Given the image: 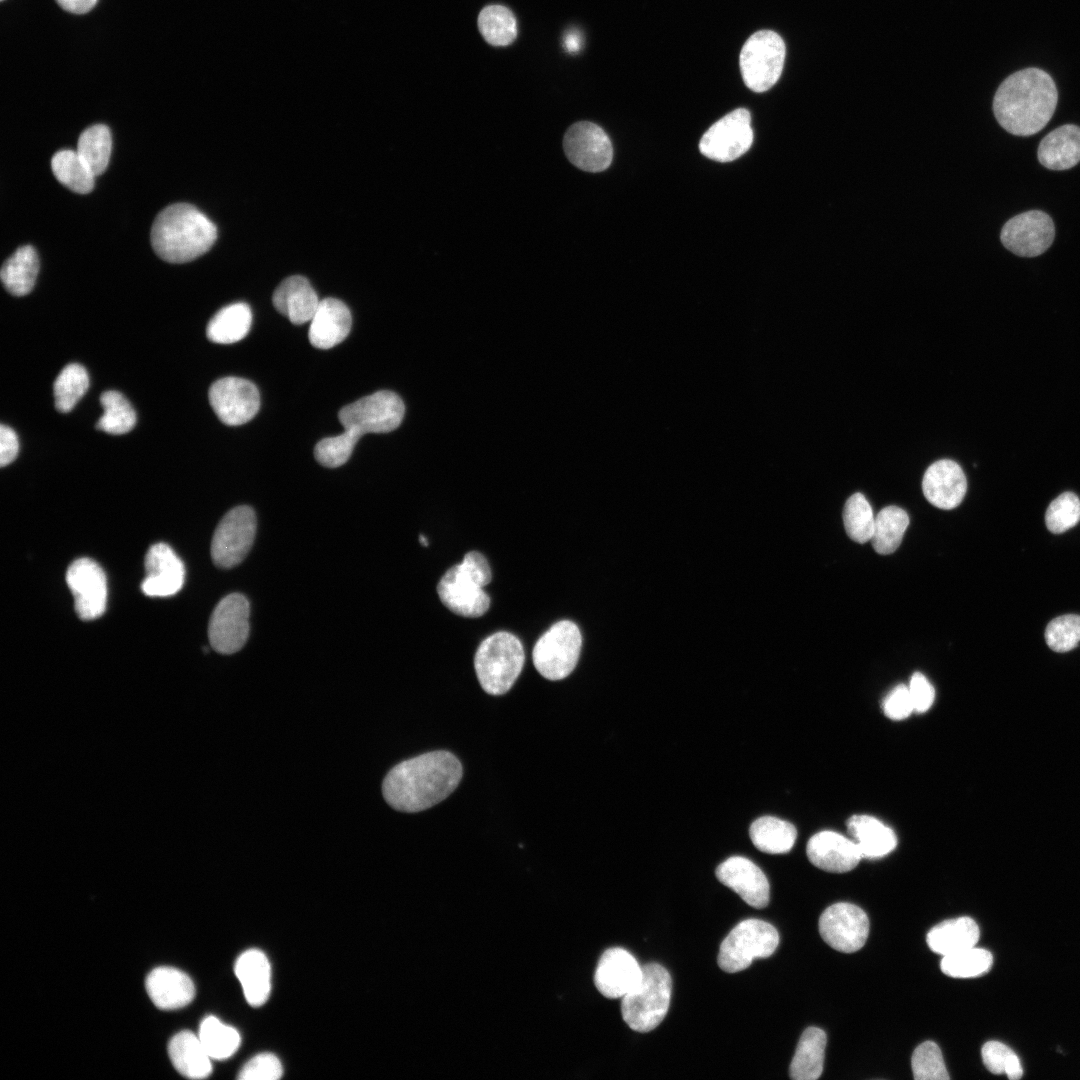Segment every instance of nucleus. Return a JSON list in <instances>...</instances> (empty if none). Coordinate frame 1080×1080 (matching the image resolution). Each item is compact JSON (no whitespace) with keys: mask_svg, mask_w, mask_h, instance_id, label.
<instances>
[{"mask_svg":"<svg viewBox=\"0 0 1080 1080\" xmlns=\"http://www.w3.org/2000/svg\"><path fill=\"white\" fill-rule=\"evenodd\" d=\"M909 516L905 510L891 505L883 508L875 517L871 543L880 555H888L900 546L909 525Z\"/></svg>","mask_w":1080,"mask_h":1080,"instance_id":"obj_36","label":"nucleus"},{"mask_svg":"<svg viewBox=\"0 0 1080 1080\" xmlns=\"http://www.w3.org/2000/svg\"><path fill=\"white\" fill-rule=\"evenodd\" d=\"M66 11L74 14H84L90 11L98 0H56Z\"/></svg>","mask_w":1080,"mask_h":1080,"instance_id":"obj_54","label":"nucleus"},{"mask_svg":"<svg viewBox=\"0 0 1080 1080\" xmlns=\"http://www.w3.org/2000/svg\"><path fill=\"white\" fill-rule=\"evenodd\" d=\"M208 395L217 417L229 426L250 421L260 407V395L256 386L239 377L230 376L215 381Z\"/></svg>","mask_w":1080,"mask_h":1080,"instance_id":"obj_17","label":"nucleus"},{"mask_svg":"<svg viewBox=\"0 0 1080 1080\" xmlns=\"http://www.w3.org/2000/svg\"><path fill=\"white\" fill-rule=\"evenodd\" d=\"M234 971L247 1002L256 1007L263 1005L271 991V967L265 953L246 950L237 958Z\"/></svg>","mask_w":1080,"mask_h":1080,"instance_id":"obj_28","label":"nucleus"},{"mask_svg":"<svg viewBox=\"0 0 1080 1080\" xmlns=\"http://www.w3.org/2000/svg\"><path fill=\"white\" fill-rule=\"evenodd\" d=\"M568 160L587 172L606 170L613 158V148L606 132L589 121H580L568 128L563 138Z\"/></svg>","mask_w":1080,"mask_h":1080,"instance_id":"obj_16","label":"nucleus"},{"mask_svg":"<svg viewBox=\"0 0 1080 1080\" xmlns=\"http://www.w3.org/2000/svg\"><path fill=\"white\" fill-rule=\"evenodd\" d=\"M146 577L142 592L149 597H168L179 592L184 584L185 568L181 559L165 543L152 545L145 556Z\"/></svg>","mask_w":1080,"mask_h":1080,"instance_id":"obj_20","label":"nucleus"},{"mask_svg":"<svg viewBox=\"0 0 1080 1080\" xmlns=\"http://www.w3.org/2000/svg\"><path fill=\"white\" fill-rule=\"evenodd\" d=\"M419 541H420V543H421V544H422L423 546H428V541H427V539H426V537H425V536H423V535H420V536H419Z\"/></svg>","mask_w":1080,"mask_h":1080,"instance_id":"obj_57","label":"nucleus"},{"mask_svg":"<svg viewBox=\"0 0 1080 1080\" xmlns=\"http://www.w3.org/2000/svg\"><path fill=\"white\" fill-rule=\"evenodd\" d=\"M751 115L738 108L715 122L699 142L700 152L709 159L730 162L742 156L752 145Z\"/></svg>","mask_w":1080,"mask_h":1080,"instance_id":"obj_13","label":"nucleus"},{"mask_svg":"<svg viewBox=\"0 0 1080 1080\" xmlns=\"http://www.w3.org/2000/svg\"><path fill=\"white\" fill-rule=\"evenodd\" d=\"M168 1053L175 1069L187 1078L202 1079L212 1072V1058L198 1034L188 1030L175 1034L168 1044Z\"/></svg>","mask_w":1080,"mask_h":1080,"instance_id":"obj_29","label":"nucleus"},{"mask_svg":"<svg viewBox=\"0 0 1080 1080\" xmlns=\"http://www.w3.org/2000/svg\"><path fill=\"white\" fill-rule=\"evenodd\" d=\"M1054 237L1053 220L1041 210H1029L1012 217L1004 224L1000 235L1005 248L1022 257L1044 253Z\"/></svg>","mask_w":1080,"mask_h":1080,"instance_id":"obj_15","label":"nucleus"},{"mask_svg":"<svg viewBox=\"0 0 1080 1080\" xmlns=\"http://www.w3.org/2000/svg\"><path fill=\"white\" fill-rule=\"evenodd\" d=\"M642 966L627 950L613 947L601 955L594 974L597 990L606 998H622L641 980Z\"/></svg>","mask_w":1080,"mask_h":1080,"instance_id":"obj_19","label":"nucleus"},{"mask_svg":"<svg viewBox=\"0 0 1080 1080\" xmlns=\"http://www.w3.org/2000/svg\"><path fill=\"white\" fill-rule=\"evenodd\" d=\"M1004 1073L1011 1080H1017V1079H1020L1022 1077L1023 1069H1022L1020 1060H1019L1018 1056L1015 1053H1013L1010 1056V1058H1009V1060H1008V1062H1007V1064L1005 1066Z\"/></svg>","mask_w":1080,"mask_h":1080,"instance_id":"obj_56","label":"nucleus"},{"mask_svg":"<svg viewBox=\"0 0 1080 1080\" xmlns=\"http://www.w3.org/2000/svg\"><path fill=\"white\" fill-rule=\"evenodd\" d=\"M462 778V765L451 752L438 750L404 760L385 776L386 802L400 812L426 810L447 798Z\"/></svg>","mask_w":1080,"mask_h":1080,"instance_id":"obj_1","label":"nucleus"},{"mask_svg":"<svg viewBox=\"0 0 1080 1080\" xmlns=\"http://www.w3.org/2000/svg\"><path fill=\"white\" fill-rule=\"evenodd\" d=\"M979 936L978 925L973 919L959 917L934 926L927 934V944L933 952L946 956L974 947Z\"/></svg>","mask_w":1080,"mask_h":1080,"instance_id":"obj_31","label":"nucleus"},{"mask_svg":"<svg viewBox=\"0 0 1080 1080\" xmlns=\"http://www.w3.org/2000/svg\"><path fill=\"white\" fill-rule=\"evenodd\" d=\"M89 387L86 369L77 363L66 365L58 374L54 386L55 407L61 413L70 412Z\"/></svg>","mask_w":1080,"mask_h":1080,"instance_id":"obj_42","label":"nucleus"},{"mask_svg":"<svg viewBox=\"0 0 1080 1080\" xmlns=\"http://www.w3.org/2000/svg\"><path fill=\"white\" fill-rule=\"evenodd\" d=\"M249 600L241 593H231L215 606L208 623L211 647L220 654H233L245 645L249 636Z\"/></svg>","mask_w":1080,"mask_h":1080,"instance_id":"obj_12","label":"nucleus"},{"mask_svg":"<svg viewBox=\"0 0 1080 1080\" xmlns=\"http://www.w3.org/2000/svg\"><path fill=\"white\" fill-rule=\"evenodd\" d=\"M582 35L576 30H570L566 32L564 36V47L569 53H576L582 47Z\"/></svg>","mask_w":1080,"mask_h":1080,"instance_id":"obj_55","label":"nucleus"},{"mask_svg":"<svg viewBox=\"0 0 1080 1080\" xmlns=\"http://www.w3.org/2000/svg\"><path fill=\"white\" fill-rule=\"evenodd\" d=\"M251 323L250 307L242 302L233 303L223 307L210 319L206 335L214 343H236L248 334Z\"/></svg>","mask_w":1080,"mask_h":1080,"instance_id":"obj_34","label":"nucleus"},{"mask_svg":"<svg viewBox=\"0 0 1080 1080\" xmlns=\"http://www.w3.org/2000/svg\"><path fill=\"white\" fill-rule=\"evenodd\" d=\"M111 150L112 138L106 125L90 126L78 138L76 151L95 176L106 170Z\"/></svg>","mask_w":1080,"mask_h":1080,"instance_id":"obj_38","label":"nucleus"},{"mask_svg":"<svg viewBox=\"0 0 1080 1080\" xmlns=\"http://www.w3.org/2000/svg\"><path fill=\"white\" fill-rule=\"evenodd\" d=\"M492 573L487 559L480 552L465 554L460 564L449 568L437 585L441 602L453 613L464 617H479L487 612L490 598L483 587L491 582Z\"/></svg>","mask_w":1080,"mask_h":1080,"instance_id":"obj_4","label":"nucleus"},{"mask_svg":"<svg viewBox=\"0 0 1080 1080\" xmlns=\"http://www.w3.org/2000/svg\"><path fill=\"white\" fill-rule=\"evenodd\" d=\"M19 450L18 437L13 429L1 424L0 426V465H9L17 457Z\"/></svg>","mask_w":1080,"mask_h":1080,"instance_id":"obj_53","label":"nucleus"},{"mask_svg":"<svg viewBox=\"0 0 1080 1080\" xmlns=\"http://www.w3.org/2000/svg\"><path fill=\"white\" fill-rule=\"evenodd\" d=\"M717 879L748 905L760 909L769 903L770 886L763 871L751 860L732 856L718 865Z\"/></svg>","mask_w":1080,"mask_h":1080,"instance_id":"obj_21","label":"nucleus"},{"mask_svg":"<svg viewBox=\"0 0 1080 1080\" xmlns=\"http://www.w3.org/2000/svg\"><path fill=\"white\" fill-rule=\"evenodd\" d=\"M351 325L348 307L338 299L325 298L310 321L309 341L316 348L330 349L347 337Z\"/></svg>","mask_w":1080,"mask_h":1080,"instance_id":"obj_25","label":"nucleus"},{"mask_svg":"<svg viewBox=\"0 0 1080 1080\" xmlns=\"http://www.w3.org/2000/svg\"><path fill=\"white\" fill-rule=\"evenodd\" d=\"M283 1074L280 1060L271 1053H261L252 1057L240 1070L241 1080H276Z\"/></svg>","mask_w":1080,"mask_h":1080,"instance_id":"obj_49","label":"nucleus"},{"mask_svg":"<svg viewBox=\"0 0 1080 1080\" xmlns=\"http://www.w3.org/2000/svg\"><path fill=\"white\" fill-rule=\"evenodd\" d=\"M256 515L250 506L229 510L218 523L211 541L213 563L223 569L239 565L250 552L256 535Z\"/></svg>","mask_w":1080,"mask_h":1080,"instance_id":"obj_11","label":"nucleus"},{"mask_svg":"<svg viewBox=\"0 0 1080 1080\" xmlns=\"http://www.w3.org/2000/svg\"><path fill=\"white\" fill-rule=\"evenodd\" d=\"M845 531L853 541L863 544L871 540L875 517L866 497L861 493L851 495L843 509Z\"/></svg>","mask_w":1080,"mask_h":1080,"instance_id":"obj_44","label":"nucleus"},{"mask_svg":"<svg viewBox=\"0 0 1080 1080\" xmlns=\"http://www.w3.org/2000/svg\"><path fill=\"white\" fill-rule=\"evenodd\" d=\"M992 964V954L974 946L943 956L940 967L942 972L950 977L973 978L987 973Z\"/></svg>","mask_w":1080,"mask_h":1080,"instance_id":"obj_43","label":"nucleus"},{"mask_svg":"<svg viewBox=\"0 0 1080 1080\" xmlns=\"http://www.w3.org/2000/svg\"><path fill=\"white\" fill-rule=\"evenodd\" d=\"M360 438L356 433L344 429L340 435L320 440L314 448V456L325 467H339L348 461Z\"/></svg>","mask_w":1080,"mask_h":1080,"instance_id":"obj_46","label":"nucleus"},{"mask_svg":"<svg viewBox=\"0 0 1080 1080\" xmlns=\"http://www.w3.org/2000/svg\"><path fill=\"white\" fill-rule=\"evenodd\" d=\"M478 27L484 39L493 46L509 45L517 36L514 15L501 5L485 7L479 14Z\"/></svg>","mask_w":1080,"mask_h":1080,"instance_id":"obj_41","label":"nucleus"},{"mask_svg":"<svg viewBox=\"0 0 1080 1080\" xmlns=\"http://www.w3.org/2000/svg\"><path fill=\"white\" fill-rule=\"evenodd\" d=\"M104 413L96 423L98 430L112 435L131 431L136 424V413L130 402L118 391H105L100 396Z\"/></svg>","mask_w":1080,"mask_h":1080,"instance_id":"obj_39","label":"nucleus"},{"mask_svg":"<svg viewBox=\"0 0 1080 1080\" xmlns=\"http://www.w3.org/2000/svg\"><path fill=\"white\" fill-rule=\"evenodd\" d=\"M51 169L55 178L73 192L86 194L94 187L96 176L77 151L56 152L51 159Z\"/></svg>","mask_w":1080,"mask_h":1080,"instance_id":"obj_37","label":"nucleus"},{"mask_svg":"<svg viewBox=\"0 0 1080 1080\" xmlns=\"http://www.w3.org/2000/svg\"><path fill=\"white\" fill-rule=\"evenodd\" d=\"M66 582L80 619L94 620L105 612L107 581L97 562L90 558L76 559L67 569Z\"/></svg>","mask_w":1080,"mask_h":1080,"instance_id":"obj_18","label":"nucleus"},{"mask_svg":"<svg viewBox=\"0 0 1080 1080\" xmlns=\"http://www.w3.org/2000/svg\"><path fill=\"white\" fill-rule=\"evenodd\" d=\"M642 969L639 983L622 997L621 1013L632 1030L645 1033L655 1029L665 1018L671 1000L672 980L660 964L649 963Z\"/></svg>","mask_w":1080,"mask_h":1080,"instance_id":"obj_5","label":"nucleus"},{"mask_svg":"<svg viewBox=\"0 0 1080 1080\" xmlns=\"http://www.w3.org/2000/svg\"><path fill=\"white\" fill-rule=\"evenodd\" d=\"M405 406L394 392L381 390L344 406L338 414L345 430L360 437L368 433L395 430L404 417Z\"/></svg>","mask_w":1080,"mask_h":1080,"instance_id":"obj_10","label":"nucleus"},{"mask_svg":"<svg viewBox=\"0 0 1080 1080\" xmlns=\"http://www.w3.org/2000/svg\"><path fill=\"white\" fill-rule=\"evenodd\" d=\"M785 54V43L778 33L760 30L752 34L739 57L745 85L757 93L769 90L782 74Z\"/></svg>","mask_w":1080,"mask_h":1080,"instance_id":"obj_8","label":"nucleus"},{"mask_svg":"<svg viewBox=\"0 0 1080 1080\" xmlns=\"http://www.w3.org/2000/svg\"><path fill=\"white\" fill-rule=\"evenodd\" d=\"M778 944L779 934L773 925L760 919L743 920L722 941L718 966L728 973L742 971L756 958L771 956Z\"/></svg>","mask_w":1080,"mask_h":1080,"instance_id":"obj_7","label":"nucleus"},{"mask_svg":"<svg viewBox=\"0 0 1080 1080\" xmlns=\"http://www.w3.org/2000/svg\"><path fill=\"white\" fill-rule=\"evenodd\" d=\"M198 1036L212 1059L224 1060L239 1048L241 1037L232 1026L214 1016H208L200 1024Z\"/></svg>","mask_w":1080,"mask_h":1080,"instance_id":"obj_40","label":"nucleus"},{"mask_svg":"<svg viewBox=\"0 0 1080 1080\" xmlns=\"http://www.w3.org/2000/svg\"><path fill=\"white\" fill-rule=\"evenodd\" d=\"M524 661L520 640L509 632L499 631L481 642L475 653L474 668L483 690L498 696L513 686Z\"/></svg>","mask_w":1080,"mask_h":1080,"instance_id":"obj_6","label":"nucleus"},{"mask_svg":"<svg viewBox=\"0 0 1080 1080\" xmlns=\"http://www.w3.org/2000/svg\"><path fill=\"white\" fill-rule=\"evenodd\" d=\"M1045 640L1049 648L1058 653L1077 647L1080 643V615L1066 614L1054 618L1045 629Z\"/></svg>","mask_w":1080,"mask_h":1080,"instance_id":"obj_48","label":"nucleus"},{"mask_svg":"<svg viewBox=\"0 0 1080 1080\" xmlns=\"http://www.w3.org/2000/svg\"><path fill=\"white\" fill-rule=\"evenodd\" d=\"M847 829L857 844L862 858H881L897 845L894 831L880 820L869 815H854L847 821Z\"/></svg>","mask_w":1080,"mask_h":1080,"instance_id":"obj_30","label":"nucleus"},{"mask_svg":"<svg viewBox=\"0 0 1080 1080\" xmlns=\"http://www.w3.org/2000/svg\"><path fill=\"white\" fill-rule=\"evenodd\" d=\"M911 1066L916 1080H948L942 1053L938 1045L926 1041L917 1046L911 1058Z\"/></svg>","mask_w":1080,"mask_h":1080,"instance_id":"obj_45","label":"nucleus"},{"mask_svg":"<svg viewBox=\"0 0 1080 1080\" xmlns=\"http://www.w3.org/2000/svg\"><path fill=\"white\" fill-rule=\"evenodd\" d=\"M819 933L833 949L852 953L861 949L869 934L866 913L850 903H835L819 918Z\"/></svg>","mask_w":1080,"mask_h":1080,"instance_id":"obj_14","label":"nucleus"},{"mask_svg":"<svg viewBox=\"0 0 1080 1080\" xmlns=\"http://www.w3.org/2000/svg\"><path fill=\"white\" fill-rule=\"evenodd\" d=\"M1039 162L1050 170H1067L1080 162V127L1062 125L1048 133L1039 143Z\"/></svg>","mask_w":1080,"mask_h":1080,"instance_id":"obj_27","label":"nucleus"},{"mask_svg":"<svg viewBox=\"0 0 1080 1080\" xmlns=\"http://www.w3.org/2000/svg\"><path fill=\"white\" fill-rule=\"evenodd\" d=\"M582 646L578 626L570 620L553 624L536 642L532 659L537 671L546 679L566 678L576 667Z\"/></svg>","mask_w":1080,"mask_h":1080,"instance_id":"obj_9","label":"nucleus"},{"mask_svg":"<svg viewBox=\"0 0 1080 1080\" xmlns=\"http://www.w3.org/2000/svg\"><path fill=\"white\" fill-rule=\"evenodd\" d=\"M1058 100L1051 76L1038 68L1019 70L998 87L993 99L996 120L1007 132L1030 136L1052 118Z\"/></svg>","mask_w":1080,"mask_h":1080,"instance_id":"obj_2","label":"nucleus"},{"mask_svg":"<svg viewBox=\"0 0 1080 1080\" xmlns=\"http://www.w3.org/2000/svg\"><path fill=\"white\" fill-rule=\"evenodd\" d=\"M272 301L276 310L296 325L311 321L320 302L309 281L300 275L284 279Z\"/></svg>","mask_w":1080,"mask_h":1080,"instance_id":"obj_26","label":"nucleus"},{"mask_svg":"<svg viewBox=\"0 0 1080 1080\" xmlns=\"http://www.w3.org/2000/svg\"><path fill=\"white\" fill-rule=\"evenodd\" d=\"M922 490L933 506L951 510L962 502L967 491V479L959 464L950 459H941L925 471Z\"/></svg>","mask_w":1080,"mask_h":1080,"instance_id":"obj_22","label":"nucleus"},{"mask_svg":"<svg viewBox=\"0 0 1080 1080\" xmlns=\"http://www.w3.org/2000/svg\"><path fill=\"white\" fill-rule=\"evenodd\" d=\"M1079 521L1080 499L1072 492H1064L1055 498L1045 514L1046 526L1054 534L1073 528Z\"/></svg>","mask_w":1080,"mask_h":1080,"instance_id":"obj_47","label":"nucleus"},{"mask_svg":"<svg viewBox=\"0 0 1080 1080\" xmlns=\"http://www.w3.org/2000/svg\"><path fill=\"white\" fill-rule=\"evenodd\" d=\"M826 1034L817 1027H809L802 1033L789 1067L793 1080H816L823 1071Z\"/></svg>","mask_w":1080,"mask_h":1080,"instance_id":"obj_32","label":"nucleus"},{"mask_svg":"<svg viewBox=\"0 0 1080 1080\" xmlns=\"http://www.w3.org/2000/svg\"><path fill=\"white\" fill-rule=\"evenodd\" d=\"M145 987L154 1005L163 1010L184 1007L195 996V986L190 977L168 966L153 969L146 977Z\"/></svg>","mask_w":1080,"mask_h":1080,"instance_id":"obj_24","label":"nucleus"},{"mask_svg":"<svg viewBox=\"0 0 1080 1080\" xmlns=\"http://www.w3.org/2000/svg\"><path fill=\"white\" fill-rule=\"evenodd\" d=\"M914 711L923 713L933 704L935 690L928 679L920 672H915L908 686Z\"/></svg>","mask_w":1080,"mask_h":1080,"instance_id":"obj_51","label":"nucleus"},{"mask_svg":"<svg viewBox=\"0 0 1080 1080\" xmlns=\"http://www.w3.org/2000/svg\"><path fill=\"white\" fill-rule=\"evenodd\" d=\"M883 710L892 720L907 718L914 711L908 686L900 684L894 687L883 701Z\"/></svg>","mask_w":1080,"mask_h":1080,"instance_id":"obj_50","label":"nucleus"},{"mask_svg":"<svg viewBox=\"0 0 1080 1080\" xmlns=\"http://www.w3.org/2000/svg\"><path fill=\"white\" fill-rule=\"evenodd\" d=\"M1013 1053L1008 1046L998 1041L986 1042L981 1050L983 1063L993 1074L1004 1073L1005 1066Z\"/></svg>","mask_w":1080,"mask_h":1080,"instance_id":"obj_52","label":"nucleus"},{"mask_svg":"<svg viewBox=\"0 0 1080 1080\" xmlns=\"http://www.w3.org/2000/svg\"><path fill=\"white\" fill-rule=\"evenodd\" d=\"M39 259L30 246L18 248L2 265L0 276L5 289L14 296H24L34 287Z\"/></svg>","mask_w":1080,"mask_h":1080,"instance_id":"obj_33","label":"nucleus"},{"mask_svg":"<svg viewBox=\"0 0 1080 1080\" xmlns=\"http://www.w3.org/2000/svg\"><path fill=\"white\" fill-rule=\"evenodd\" d=\"M217 238L214 223L195 206L175 203L164 208L151 228L155 253L170 263H185L206 253Z\"/></svg>","mask_w":1080,"mask_h":1080,"instance_id":"obj_3","label":"nucleus"},{"mask_svg":"<svg viewBox=\"0 0 1080 1080\" xmlns=\"http://www.w3.org/2000/svg\"><path fill=\"white\" fill-rule=\"evenodd\" d=\"M810 862L819 869L844 873L854 869L862 856L857 844L834 831L813 835L806 848Z\"/></svg>","mask_w":1080,"mask_h":1080,"instance_id":"obj_23","label":"nucleus"},{"mask_svg":"<svg viewBox=\"0 0 1080 1080\" xmlns=\"http://www.w3.org/2000/svg\"><path fill=\"white\" fill-rule=\"evenodd\" d=\"M749 835L758 850L768 854H784L792 849L797 831L785 820L764 816L751 824Z\"/></svg>","mask_w":1080,"mask_h":1080,"instance_id":"obj_35","label":"nucleus"},{"mask_svg":"<svg viewBox=\"0 0 1080 1080\" xmlns=\"http://www.w3.org/2000/svg\"><path fill=\"white\" fill-rule=\"evenodd\" d=\"M3 1V0H2Z\"/></svg>","mask_w":1080,"mask_h":1080,"instance_id":"obj_58","label":"nucleus"}]
</instances>
